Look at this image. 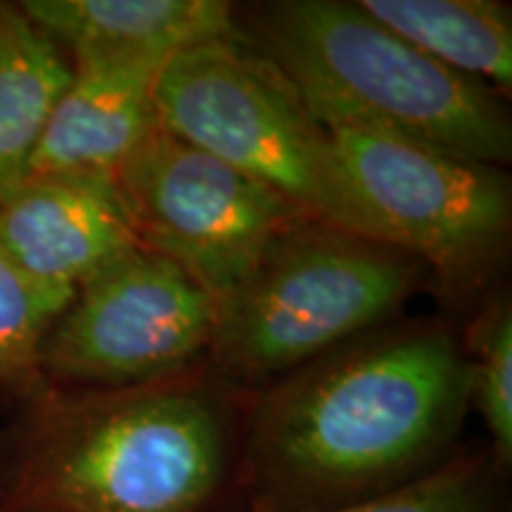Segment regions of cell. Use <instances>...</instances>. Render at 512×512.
<instances>
[{
  "label": "cell",
  "instance_id": "cell-12",
  "mask_svg": "<svg viewBox=\"0 0 512 512\" xmlns=\"http://www.w3.org/2000/svg\"><path fill=\"white\" fill-rule=\"evenodd\" d=\"M72 62L19 8L0 0V200L29 174Z\"/></svg>",
  "mask_w": 512,
  "mask_h": 512
},
{
  "label": "cell",
  "instance_id": "cell-7",
  "mask_svg": "<svg viewBox=\"0 0 512 512\" xmlns=\"http://www.w3.org/2000/svg\"><path fill=\"white\" fill-rule=\"evenodd\" d=\"M140 247L174 261L219 302L233 297L287 228L285 197L159 124L114 176Z\"/></svg>",
  "mask_w": 512,
  "mask_h": 512
},
{
  "label": "cell",
  "instance_id": "cell-16",
  "mask_svg": "<svg viewBox=\"0 0 512 512\" xmlns=\"http://www.w3.org/2000/svg\"><path fill=\"white\" fill-rule=\"evenodd\" d=\"M470 399L489 430V451L508 472L512 463V309L494 299L470 330Z\"/></svg>",
  "mask_w": 512,
  "mask_h": 512
},
{
  "label": "cell",
  "instance_id": "cell-1",
  "mask_svg": "<svg viewBox=\"0 0 512 512\" xmlns=\"http://www.w3.org/2000/svg\"><path fill=\"white\" fill-rule=\"evenodd\" d=\"M470 408L451 328L370 330L249 403L230 477L242 505L226 512H318L411 484L458 451Z\"/></svg>",
  "mask_w": 512,
  "mask_h": 512
},
{
  "label": "cell",
  "instance_id": "cell-8",
  "mask_svg": "<svg viewBox=\"0 0 512 512\" xmlns=\"http://www.w3.org/2000/svg\"><path fill=\"white\" fill-rule=\"evenodd\" d=\"M219 302L166 256L138 247L74 292L41 349L53 387H128L200 363Z\"/></svg>",
  "mask_w": 512,
  "mask_h": 512
},
{
  "label": "cell",
  "instance_id": "cell-13",
  "mask_svg": "<svg viewBox=\"0 0 512 512\" xmlns=\"http://www.w3.org/2000/svg\"><path fill=\"white\" fill-rule=\"evenodd\" d=\"M420 53L479 83H512V12L498 0H358ZM494 88V91H496Z\"/></svg>",
  "mask_w": 512,
  "mask_h": 512
},
{
  "label": "cell",
  "instance_id": "cell-9",
  "mask_svg": "<svg viewBox=\"0 0 512 512\" xmlns=\"http://www.w3.org/2000/svg\"><path fill=\"white\" fill-rule=\"evenodd\" d=\"M0 247L38 285L74 297L140 242L112 178L27 176L0 200Z\"/></svg>",
  "mask_w": 512,
  "mask_h": 512
},
{
  "label": "cell",
  "instance_id": "cell-14",
  "mask_svg": "<svg viewBox=\"0 0 512 512\" xmlns=\"http://www.w3.org/2000/svg\"><path fill=\"white\" fill-rule=\"evenodd\" d=\"M72 297L38 285L0 247V392L27 406L53 389L41 349Z\"/></svg>",
  "mask_w": 512,
  "mask_h": 512
},
{
  "label": "cell",
  "instance_id": "cell-11",
  "mask_svg": "<svg viewBox=\"0 0 512 512\" xmlns=\"http://www.w3.org/2000/svg\"><path fill=\"white\" fill-rule=\"evenodd\" d=\"M19 8L69 62L171 55L238 38L235 5L223 0H24Z\"/></svg>",
  "mask_w": 512,
  "mask_h": 512
},
{
  "label": "cell",
  "instance_id": "cell-6",
  "mask_svg": "<svg viewBox=\"0 0 512 512\" xmlns=\"http://www.w3.org/2000/svg\"><path fill=\"white\" fill-rule=\"evenodd\" d=\"M325 133L377 235L415 256L446 290H475L501 266L512 228L501 166L368 128Z\"/></svg>",
  "mask_w": 512,
  "mask_h": 512
},
{
  "label": "cell",
  "instance_id": "cell-4",
  "mask_svg": "<svg viewBox=\"0 0 512 512\" xmlns=\"http://www.w3.org/2000/svg\"><path fill=\"white\" fill-rule=\"evenodd\" d=\"M425 275L415 256L389 242L297 221L219 306L207 366L230 384L290 375L387 325Z\"/></svg>",
  "mask_w": 512,
  "mask_h": 512
},
{
  "label": "cell",
  "instance_id": "cell-17",
  "mask_svg": "<svg viewBox=\"0 0 512 512\" xmlns=\"http://www.w3.org/2000/svg\"><path fill=\"white\" fill-rule=\"evenodd\" d=\"M0 512H5V508H3V494H0Z\"/></svg>",
  "mask_w": 512,
  "mask_h": 512
},
{
  "label": "cell",
  "instance_id": "cell-3",
  "mask_svg": "<svg viewBox=\"0 0 512 512\" xmlns=\"http://www.w3.org/2000/svg\"><path fill=\"white\" fill-rule=\"evenodd\" d=\"M240 43L278 72L323 128H368L475 162L512 157L501 93L453 72L342 0L252 5Z\"/></svg>",
  "mask_w": 512,
  "mask_h": 512
},
{
  "label": "cell",
  "instance_id": "cell-10",
  "mask_svg": "<svg viewBox=\"0 0 512 512\" xmlns=\"http://www.w3.org/2000/svg\"><path fill=\"white\" fill-rule=\"evenodd\" d=\"M171 55L72 62V81L43 128L27 176H100L114 181L159 126L155 88Z\"/></svg>",
  "mask_w": 512,
  "mask_h": 512
},
{
  "label": "cell",
  "instance_id": "cell-15",
  "mask_svg": "<svg viewBox=\"0 0 512 512\" xmlns=\"http://www.w3.org/2000/svg\"><path fill=\"white\" fill-rule=\"evenodd\" d=\"M505 475L489 446L460 448L444 465L411 484L318 512H510Z\"/></svg>",
  "mask_w": 512,
  "mask_h": 512
},
{
  "label": "cell",
  "instance_id": "cell-5",
  "mask_svg": "<svg viewBox=\"0 0 512 512\" xmlns=\"http://www.w3.org/2000/svg\"><path fill=\"white\" fill-rule=\"evenodd\" d=\"M155 110L171 136L264 183L306 219L382 240L344 178L328 133L240 38L195 43L171 55L157 79Z\"/></svg>",
  "mask_w": 512,
  "mask_h": 512
},
{
  "label": "cell",
  "instance_id": "cell-2",
  "mask_svg": "<svg viewBox=\"0 0 512 512\" xmlns=\"http://www.w3.org/2000/svg\"><path fill=\"white\" fill-rule=\"evenodd\" d=\"M219 377L192 366L27 403L5 512H214L238 439Z\"/></svg>",
  "mask_w": 512,
  "mask_h": 512
}]
</instances>
